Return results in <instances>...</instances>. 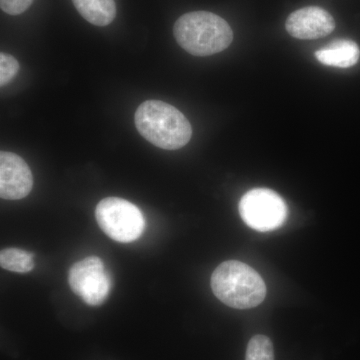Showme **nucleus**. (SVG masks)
Wrapping results in <instances>:
<instances>
[{"mask_svg": "<svg viewBox=\"0 0 360 360\" xmlns=\"http://www.w3.org/2000/svg\"><path fill=\"white\" fill-rule=\"evenodd\" d=\"M238 210L245 224L260 232L276 231L288 219L285 201L269 188L251 189L241 198Z\"/></svg>", "mask_w": 360, "mask_h": 360, "instance_id": "5", "label": "nucleus"}, {"mask_svg": "<svg viewBox=\"0 0 360 360\" xmlns=\"http://www.w3.org/2000/svg\"><path fill=\"white\" fill-rule=\"evenodd\" d=\"M34 255L18 248H7L0 252V265L2 269L16 274H26L34 267Z\"/></svg>", "mask_w": 360, "mask_h": 360, "instance_id": "11", "label": "nucleus"}, {"mask_svg": "<svg viewBox=\"0 0 360 360\" xmlns=\"http://www.w3.org/2000/svg\"><path fill=\"white\" fill-rule=\"evenodd\" d=\"M315 58L324 65L348 68L359 63L360 49L352 40L338 39L315 52Z\"/></svg>", "mask_w": 360, "mask_h": 360, "instance_id": "9", "label": "nucleus"}, {"mask_svg": "<svg viewBox=\"0 0 360 360\" xmlns=\"http://www.w3.org/2000/svg\"><path fill=\"white\" fill-rule=\"evenodd\" d=\"M212 288L220 302L236 309L257 307L266 296L262 276L238 260H229L217 267L212 276Z\"/></svg>", "mask_w": 360, "mask_h": 360, "instance_id": "3", "label": "nucleus"}, {"mask_svg": "<svg viewBox=\"0 0 360 360\" xmlns=\"http://www.w3.org/2000/svg\"><path fill=\"white\" fill-rule=\"evenodd\" d=\"M68 283L73 292L91 307L101 304L111 290L110 274L103 260L97 257H89L73 264Z\"/></svg>", "mask_w": 360, "mask_h": 360, "instance_id": "6", "label": "nucleus"}, {"mask_svg": "<svg viewBox=\"0 0 360 360\" xmlns=\"http://www.w3.org/2000/svg\"><path fill=\"white\" fill-rule=\"evenodd\" d=\"M33 0H0L2 11L11 15L25 13L32 6Z\"/></svg>", "mask_w": 360, "mask_h": 360, "instance_id": "14", "label": "nucleus"}, {"mask_svg": "<svg viewBox=\"0 0 360 360\" xmlns=\"http://www.w3.org/2000/svg\"><path fill=\"white\" fill-rule=\"evenodd\" d=\"M80 15L91 25L106 26L115 20V0H72Z\"/></svg>", "mask_w": 360, "mask_h": 360, "instance_id": "10", "label": "nucleus"}, {"mask_svg": "<svg viewBox=\"0 0 360 360\" xmlns=\"http://www.w3.org/2000/svg\"><path fill=\"white\" fill-rule=\"evenodd\" d=\"M96 217L104 233L117 243H129L137 240L146 227L141 210L122 198H108L99 201L96 208Z\"/></svg>", "mask_w": 360, "mask_h": 360, "instance_id": "4", "label": "nucleus"}, {"mask_svg": "<svg viewBox=\"0 0 360 360\" xmlns=\"http://www.w3.org/2000/svg\"><path fill=\"white\" fill-rule=\"evenodd\" d=\"M286 30L298 39H317L335 30V21L326 9L317 6L298 9L288 16Z\"/></svg>", "mask_w": 360, "mask_h": 360, "instance_id": "8", "label": "nucleus"}, {"mask_svg": "<svg viewBox=\"0 0 360 360\" xmlns=\"http://www.w3.org/2000/svg\"><path fill=\"white\" fill-rule=\"evenodd\" d=\"M174 34L180 47L196 56L224 51L233 40L229 23L208 11H194L180 16L175 22Z\"/></svg>", "mask_w": 360, "mask_h": 360, "instance_id": "2", "label": "nucleus"}, {"mask_svg": "<svg viewBox=\"0 0 360 360\" xmlns=\"http://www.w3.org/2000/svg\"><path fill=\"white\" fill-rule=\"evenodd\" d=\"M245 360H274V348L267 336L258 335L250 340Z\"/></svg>", "mask_w": 360, "mask_h": 360, "instance_id": "12", "label": "nucleus"}, {"mask_svg": "<svg viewBox=\"0 0 360 360\" xmlns=\"http://www.w3.org/2000/svg\"><path fill=\"white\" fill-rule=\"evenodd\" d=\"M32 170L20 156L13 153H0V196L4 200H22L32 191Z\"/></svg>", "mask_w": 360, "mask_h": 360, "instance_id": "7", "label": "nucleus"}, {"mask_svg": "<svg viewBox=\"0 0 360 360\" xmlns=\"http://www.w3.org/2000/svg\"><path fill=\"white\" fill-rule=\"evenodd\" d=\"M139 134L158 148L176 150L191 141L193 129L181 111L160 101H144L134 115Z\"/></svg>", "mask_w": 360, "mask_h": 360, "instance_id": "1", "label": "nucleus"}, {"mask_svg": "<svg viewBox=\"0 0 360 360\" xmlns=\"http://www.w3.org/2000/svg\"><path fill=\"white\" fill-rule=\"evenodd\" d=\"M20 70V63L9 54H0V84L4 86L13 79Z\"/></svg>", "mask_w": 360, "mask_h": 360, "instance_id": "13", "label": "nucleus"}]
</instances>
